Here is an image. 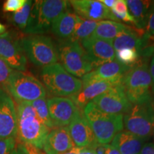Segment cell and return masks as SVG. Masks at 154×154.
I'll list each match as a JSON object with an SVG mask.
<instances>
[{"label":"cell","instance_id":"cell-18","mask_svg":"<svg viewBox=\"0 0 154 154\" xmlns=\"http://www.w3.org/2000/svg\"><path fill=\"white\" fill-rule=\"evenodd\" d=\"M68 128L76 147L86 148L96 141L91 127L82 111L76 113L69 124Z\"/></svg>","mask_w":154,"mask_h":154},{"label":"cell","instance_id":"cell-22","mask_svg":"<svg viewBox=\"0 0 154 154\" xmlns=\"http://www.w3.org/2000/svg\"><path fill=\"white\" fill-rule=\"evenodd\" d=\"M79 16L69 9L61 14L51 26V30L58 38L63 41L68 40L72 36Z\"/></svg>","mask_w":154,"mask_h":154},{"label":"cell","instance_id":"cell-44","mask_svg":"<svg viewBox=\"0 0 154 154\" xmlns=\"http://www.w3.org/2000/svg\"><path fill=\"white\" fill-rule=\"evenodd\" d=\"M74 148H73L72 150H70L69 151H67V152H66V153H61V154H75V151H74Z\"/></svg>","mask_w":154,"mask_h":154},{"label":"cell","instance_id":"cell-25","mask_svg":"<svg viewBox=\"0 0 154 154\" xmlns=\"http://www.w3.org/2000/svg\"><path fill=\"white\" fill-rule=\"evenodd\" d=\"M97 24L98 22L96 21L89 20L79 17L72 36L69 40L82 42L89 38L93 34Z\"/></svg>","mask_w":154,"mask_h":154},{"label":"cell","instance_id":"cell-39","mask_svg":"<svg viewBox=\"0 0 154 154\" xmlns=\"http://www.w3.org/2000/svg\"><path fill=\"white\" fill-rule=\"evenodd\" d=\"M75 154H95L91 150H90L88 148H78L75 147L74 148Z\"/></svg>","mask_w":154,"mask_h":154},{"label":"cell","instance_id":"cell-11","mask_svg":"<svg viewBox=\"0 0 154 154\" xmlns=\"http://www.w3.org/2000/svg\"><path fill=\"white\" fill-rule=\"evenodd\" d=\"M92 102L100 110L112 114H124L132 106L127 99L121 84L115 86L96 97Z\"/></svg>","mask_w":154,"mask_h":154},{"label":"cell","instance_id":"cell-1","mask_svg":"<svg viewBox=\"0 0 154 154\" xmlns=\"http://www.w3.org/2000/svg\"><path fill=\"white\" fill-rule=\"evenodd\" d=\"M16 111L17 141L42 149L51 130L40 120L31 103H18Z\"/></svg>","mask_w":154,"mask_h":154},{"label":"cell","instance_id":"cell-46","mask_svg":"<svg viewBox=\"0 0 154 154\" xmlns=\"http://www.w3.org/2000/svg\"><path fill=\"white\" fill-rule=\"evenodd\" d=\"M153 136H154V135H153Z\"/></svg>","mask_w":154,"mask_h":154},{"label":"cell","instance_id":"cell-5","mask_svg":"<svg viewBox=\"0 0 154 154\" xmlns=\"http://www.w3.org/2000/svg\"><path fill=\"white\" fill-rule=\"evenodd\" d=\"M44 86L57 97L72 96L82 89V80L67 72L59 63L44 67L42 72Z\"/></svg>","mask_w":154,"mask_h":154},{"label":"cell","instance_id":"cell-12","mask_svg":"<svg viewBox=\"0 0 154 154\" xmlns=\"http://www.w3.org/2000/svg\"><path fill=\"white\" fill-rule=\"evenodd\" d=\"M47 102L54 128L67 126L81 111L70 98L54 96L48 99Z\"/></svg>","mask_w":154,"mask_h":154},{"label":"cell","instance_id":"cell-42","mask_svg":"<svg viewBox=\"0 0 154 154\" xmlns=\"http://www.w3.org/2000/svg\"><path fill=\"white\" fill-rule=\"evenodd\" d=\"M106 154H121V153H119L118 150L115 149L114 147H113L112 146L109 145V146H108Z\"/></svg>","mask_w":154,"mask_h":154},{"label":"cell","instance_id":"cell-15","mask_svg":"<svg viewBox=\"0 0 154 154\" xmlns=\"http://www.w3.org/2000/svg\"><path fill=\"white\" fill-rule=\"evenodd\" d=\"M81 43L87 54L93 69L115 60L116 51L112 42L90 36Z\"/></svg>","mask_w":154,"mask_h":154},{"label":"cell","instance_id":"cell-19","mask_svg":"<svg viewBox=\"0 0 154 154\" xmlns=\"http://www.w3.org/2000/svg\"><path fill=\"white\" fill-rule=\"evenodd\" d=\"M115 84L106 81H96L83 84L82 89L75 95L71 96L76 106L82 110L93 99L114 87Z\"/></svg>","mask_w":154,"mask_h":154},{"label":"cell","instance_id":"cell-38","mask_svg":"<svg viewBox=\"0 0 154 154\" xmlns=\"http://www.w3.org/2000/svg\"><path fill=\"white\" fill-rule=\"evenodd\" d=\"M149 72L152 80V92L154 94V54L152 55L151 62L149 64Z\"/></svg>","mask_w":154,"mask_h":154},{"label":"cell","instance_id":"cell-23","mask_svg":"<svg viewBox=\"0 0 154 154\" xmlns=\"http://www.w3.org/2000/svg\"><path fill=\"white\" fill-rule=\"evenodd\" d=\"M126 2L130 14L134 19V28L144 33L153 2L149 0H126Z\"/></svg>","mask_w":154,"mask_h":154},{"label":"cell","instance_id":"cell-8","mask_svg":"<svg viewBox=\"0 0 154 154\" xmlns=\"http://www.w3.org/2000/svg\"><path fill=\"white\" fill-rule=\"evenodd\" d=\"M126 131L148 140L154 135V113L151 101L143 104H132L124 115Z\"/></svg>","mask_w":154,"mask_h":154},{"label":"cell","instance_id":"cell-27","mask_svg":"<svg viewBox=\"0 0 154 154\" xmlns=\"http://www.w3.org/2000/svg\"><path fill=\"white\" fill-rule=\"evenodd\" d=\"M32 3H33L32 1L26 0V2L24 7L19 11L14 13L12 16H11V21L20 29L23 31L25 30L26 26H27V23L30 16L31 9H32Z\"/></svg>","mask_w":154,"mask_h":154},{"label":"cell","instance_id":"cell-24","mask_svg":"<svg viewBox=\"0 0 154 154\" xmlns=\"http://www.w3.org/2000/svg\"><path fill=\"white\" fill-rule=\"evenodd\" d=\"M126 25L119 22L103 20L98 22L96 27L91 36L112 42L113 40L127 28Z\"/></svg>","mask_w":154,"mask_h":154},{"label":"cell","instance_id":"cell-29","mask_svg":"<svg viewBox=\"0 0 154 154\" xmlns=\"http://www.w3.org/2000/svg\"><path fill=\"white\" fill-rule=\"evenodd\" d=\"M111 11L119 21V19H121L126 22L134 24V19L130 14L126 0H116Z\"/></svg>","mask_w":154,"mask_h":154},{"label":"cell","instance_id":"cell-17","mask_svg":"<svg viewBox=\"0 0 154 154\" xmlns=\"http://www.w3.org/2000/svg\"><path fill=\"white\" fill-rule=\"evenodd\" d=\"M75 147L68 126L57 127L50 131L43 145L46 154H61Z\"/></svg>","mask_w":154,"mask_h":154},{"label":"cell","instance_id":"cell-21","mask_svg":"<svg viewBox=\"0 0 154 154\" xmlns=\"http://www.w3.org/2000/svg\"><path fill=\"white\" fill-rule=\"evenodd\" d=\"M146 142V140L129 131H121L113 138L111 146L118 150L121 154H140Z\"/></svg>","mask_w":154,"mask_h":154},{"label":"cell","instance_id":"cell-9","mask_svg":"<svg viewBox=\"0 0 154 154\" xmlns=\"http://www.w3.org/2000/svg\"><path fill=\"white\" fill-rule=\"evenodd\" d=\"M21 44L25 54L36 66L45 67L57 63V49L49 36L30 35L22 38Z\"/></svg>","mask_w":154,"mask_h":154},{"label":"cell","instance_id":"cell-20","mask_svg":"<svg viewBox=\"0 0 154 154\" xmlns=\"http://www.w3.org/2000/svg\"><path fill=\"white\" fill-rule=\"evenodd\" d=\"M143 32L127 26L113 40L112 45L116 51L124 49H132L136 50L140 55L148 42L143 39Z\"/></svg>","mask_w":154,"mask_h":154},{"label":"cell","instance_id":"cell-36","mask_svg":"<svg viewBox=\"0 0 154 154\" xmlns=\"http://www.w3.org/2000/svg\"><path fill=\"white\" fill-rule=\"evenodd\" d=\"M151 39H153V42L151 44L148 42L146 47L140 53V55H143L144 57H149V56L154 54V38H152Z\"/></svg>","mask_w":154,"mask_h":154},{"label":"cell","instance_id":"cell-13","mask_svg":"<svg viewBox=\"0 0 154 154\" xmlns=\"http://www.w3.org/2000/svg\"><path fill=\"white\" fill-rule=\"evenodd\" d=\"M131 68V66L122 64L115 59L103 63L84 75L82 78V85L96 81H106L115 85H120L125 74Z\"/></svg>","mask_w":154,"mask_h":154},{"label":"cell","instance_id":"cell-3","mask_svg":"<svg viewBox=\"0 0 154 154\" xmlns=\"http://www.w3.org/2000/svg\"><path fill=\"white\" fill-rule=\"evenodd\" d=\"M84 117L88 121L96 141L108 144L124 128V115L103 112L91 101L84 108Z\"/></svg>","mask_w":154,"mask_h":154},{"label":"cell","instance_id":"cell-4","mask_svg":"<svg viewBox=\"0 0 154 154\" xmlns=\"http://www.w3.org/2000/svg\"><path fill=\"white\" fill-rule=\"evenodd\" d=\"M70 7L69 2L63 0L33 2L24 32L32 35H40L45 33L51 28L56 19L69 10Z\"/></svg>","mask_w":154,"mask_h":154},{"label":"cell","instance_id":"cell-47","mask_svg":"<svg viewBox=\"0 0 154 154\" xmlns=\"http://www.w3.org/2000/svg\"><path fill=\"white\" fill-rule=\"evenodd\" d=\"M153 38H154V37H153Z\"/></svg>","mask_w":154,"mask_h":154},{"label":"cell","instance_id":"cell-33","mask_svg":"<svg viewBox=\"0 0 154 154\" xmlns=\"http://www.w3.org/2000/svg\"><path fill=\"white\" fill-rule=\"evenodd\" d=\"M26 0H7L3 5L5 12H17L24 7Z\"/></svg>","mask_w":154,"mask_h":154},{"label":"cell","instance_id":"cell-30","mask_svg":"<svg viewBox=\"0 0 154 154\" xmlns=\"http://www.w3.org/2000/svg\"><path fill=\"white\" fill-rule=\"evenodd\" d=\"M154 37V2L152 3L151 9L149 11V18L147 24L144 29L143 38L145 41L148 42L149 39Z\"/></svg>","mask_w":154,"mask_h":154},{"label":"cell","instance_id":"cell-6","mask_svg":"<svg viewBox=\"0 0 154 154\" xmlns=\"http://www.w3.org/2000/svg\"><path fill=\"white\" fill-rule=\"evenodd\" d=\"M4 89L18 102H31L46 97L43 84L29 73L13 71Z\"/></svg>","mask_w":154,"mask_h":154},{"label":"cell","instance_id":"cell-10","mask_svg":"<svg viewBox=\"0 0 154 154\" xmlns=\"http://www.w3.org/2000/svg\"><path fill=\"white\" fill-rule=\"evenodd\" d=\"M0 58L11 69L24 72L26 68V57L21 40L9 32L0 35Z\"/></svg>","mask_w":154,"mask_h":154},{"label":"cell","instance_id":"cell-2","mask_svg":"<svg viewBox=\"0 0 154 154\" xmlns=\"http://www.w3.org/2000/svg\"><path fill=\"white\" fill-rule=\"evenodd\" d=\"M127 99L131 104H143L152 100V80L149 66L138 61L127 72L121 82Z\"/></svg>","mask_w":154,"mask_h":154},{"label":"cell","instance_id":"cell-34","mask_svg":"<svg viewBox=\"0 0 154 154\" xmlns=\"http://www.w3.org/2000/svg\"><path fill=\"white\" fill-rule=\"evenodd\" d=\"M108 146V144H102L96 141L87 148L91 150L95 154H106Z\"/></svg>","mask_w":154,"mask_h":154},{"label":"cell","instance_id":"cell-37","mask_svg":"<svg viewBox=\"0 0 154 154\" xmlns=\"http://www.w3.org/2000/svg\"><path fill=\"white\" fill-rule=\"evenodd\" d=\"M140 154H154V143L146 142L140 150Z\"/></svg>","mask_w":154,"mask_h":154},{"label":"cell","instance_id":"cell-28","mask_svg":"<svg viewBox=\"0 0 154 154\" xmlns=\"http://www.w3.org/2000/svg\"><path fill=\"white\" fill-rule=\"evenodd\" d=\"M140 54L136 50L124 49L116 51V59L122 64L133 66L139 61Z\"/></svg>","mask_w":154,"mask_h":154},{"label":"cell","instance_id":"cell-31","mask_svg":"<svg viewBox=\"0 0 154 154\" xmlns=\"http://www.w3.org/2000/svg\"><path fill=\"white\" fill-rule=\"evenodd\" d=\"M12 69L0 58V88H5L9 76L13 72Z\"/></svg>","mask_w":154,"mask_h":154},{"label":"cell","instance_id":"cell-43","mask_svg":"<svg viewBox=\"0 0 154 154\" xmlns=\"http://www.w3.org/2000/svg\"><path fill=\"white\" fill-rule=\"evenodd\" d=\"M6 32V27L4 24L0 23V35L5 34Z\"/></svg>","mask_w":154,"mask_h":154},{"label":"cell","instance_id":"cell-41","mask_svg":"<svg viewBox=\"0 0 154 154\" xmlns=\"http://www.w3.org/2000/svg\"><path fill=\"white\" fill-rule=\"evenodd\" d=\"M100 2H101L106 8L110 9L111 11V9L113 8L116 2V0H101Z\"/></svg>","mask_w":154,"mask_h":154},{"label":"cell","instance_id":"cell-26","mask_svg":"<svg viewBox=\"0 0 154 154\" xmlns=\"http://www.w3.org/2000/svg\"><path fill=\"white\" fill-rule=\"evenodd\" d=\"M31 105L34 108V111L37 114L38 117L40 119L42 122L47 126L50 130L54 128L51 119L50 118V115L48 109L47 102L45 98L39 99L36 101L31 102Z\"/></svg>","mask_w":154,"mask_h":154},{"label":"cell","instance_id":"cell-45","mask_svg":"<svg viewBox=\"0 0 154 154\" xmlns=\"http://www.w3.org/2000/svg\"><path fill=\"white\" fill-rule=\"evenodd\" d=\"M151 103V106H152V109H153V111L154 113V98H152Z\"/></svg>","mask_w":154,"mask_h":154},{"label":"cell","instance_id":"cell-35","mask_svg":"<svg viewBox=\"0 0 154 154\" xmlns=\"http://www.w3.org/2000/svg\"><path fill=\"white\" fill-rule=\"evenodd\" d=\"M22 144L24 151L27 154H46L44 151H41V149H38L35 146L29 145V144Z\"/></svg>","mask_w":154,"mask_h":154},{"label":"cell","instance_id":"cell-16","mask_svg":"<svg viewBox=\"0 0 154 154\" xmlns=\"http://www.w3.org/2000/svg\"><path fill=\"white\" fill-rule=\"evenodd\" d=\"M74 13L82 18L96 22L106 20L119 22L110 9L96 0H73L69 2Z\"/></svg>","mask_w":154,"mask_h":154},{"label":"cell","instance_id":"cell-40","mask_svg":"<svg viewBox=\"0 0 154 154\" xmlns=\"http://www.w3.org/2000/svg\"><path fill=\"white\" fill-rule=\"evenodd\" d=\"M10 154H27L26 153V151H24V148H23L22 144L19 142L17 141V145L16 148L11 151Z\"/></svg>","mask_w":154,"mask_h":154},{"label":"cell","instance_id":"cell-14","mask_svg":"<svg viewBox=\"0 0 154 154\" xmlns=\"http://www.w3.org/2000/svg\"><path fill=\"white\" fill-rule=\"evenodd\" d=\"M17 138V111L14 100L0 88V139Z\"/></svg>","mask_w":154,"mask_h":154},{"label":"cell","instance_id":"cell-32","mask_svg":"<svg viewBox=\"0 0 154 154\" xmlns=\"http://www.w3.org/2000/svg\"><path fill=\"white\" fill-rule=\"evenodd\" d=\"M17 145V138L0 139V154H10Z\"/></svg>","mask_w":154,"mask_h":154},{"label":"cell","instance_id":"cell-7","mask_svg":"<svg viewBox=\"0 0 154 154\" xmlns=\"http://www.w3.org/2000/svg\"><path fill=\"white\" fill-rule=\"evenodd\" d=\"M57 54L59 63L67 72L76 78H82L93 70L81 42L69 39L62 41L58 47Z\"/></svg>","mask_w":154,"mask_h":154}]
</instances>
